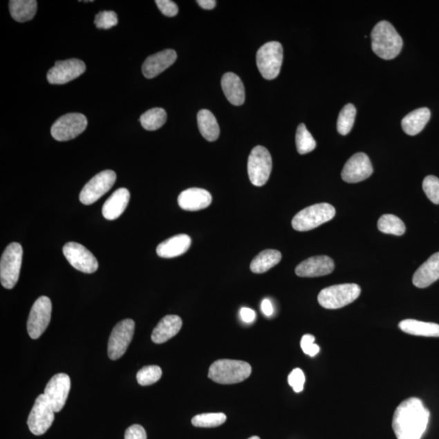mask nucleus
Listing matches in <instances>:
<instances>
[{"instance_id": "obj_1", "label": "nucleus", "mask_w": 439, "mask_h": 439, "mask_svg": "<svg viewBox=\"0 0 439 439\" xmlns=\"http://www.w3.org/2000/svg\"><path fill=\"white\" fill-rule=\"evenodd\" d=\"M429 420V410L422 401L410 398L402 402L393 417L392 427L398 439H420Z\"/></svg>"}, {"instance_id": "obj_2", "label": "nucleus", "mask_w": 439, "mask_h": 439, "mask_svg": "<svg viewBox=\"0 0 439 439\" xmlns=\"http://www.w3.org/2000/svg\"><path fill=\"white\" fill-rule=\"evenodd\" d=\"M373 53L383 59L398 57L403 48V39L390 22L382 21L374 26L372 33Z\"/></svg>"}, {"instance_id": "obj_3", "label": "nucleus", "mask_w": 439, "mask_h": 439, "mask_svg": "<svg viewBox=\"0 0 439 439\" xmlns=\"http://www.w3.org/2000/svg\"><path fill=\"white\" fill-rule=\"evenodd\" d=\"M252 366L247 362L234 359H219L209 368V377L219 384L230 385L242 382L250 377Z\"/></svg>"}, {"instance_id": "obj_4", "label": "nucleus", "mask_w": 439, "mask_h": 439, "mask_svg": "<svg viewBox=\"0 0 439 439\" xmlns=\"http://www.w3.org/2000/svg\"><path fill=\"white\" fill-rule=\"evenodd\" d=\"M336 210L330 203H317L298 212L292 220V227L300 232L312 230L334 218Z\"/></svg>"}, {"instance_id": "obj_5", "label": "nucleus", "mask_w": 439, "mask_h": 439, "mask_svg": "<svg viewBox=\"0 0 439 439\" xmlns=\"http://www.w3.org/2000/svg\"><path fill=\"white\" fill-rule=\"evenodd\" d=\"M362 289L357 284H340L323 289L318 295V302L326 309L344 308L357 299Z\"/></svg>"}, {"instance_id": "obj_6", "label": "nucleus", "mask_w": 439, "mask_h": 439, "mask_svg": "<svg viewBox=\"0 0 439 439\" xmlns=\"http://www.w3.org/2000/svg\"><path fill=\"white\" fill-rule=\"evenodd\" d=\"M283 62V48L279 41H269L258 50L256 64L259 71L267 80L279 75Z\"/></svg>"}, {"instance_id": "obj_7", "label": "nucleus", "mask_w": 439, "mask_h": 439, "mask_svg": "<svg viewBox=\"0 0 439 439\" xmlns=\"http://www.w3.org/2000/svg\"><path fill=\"white\" fill-rule=\"evenodd\" d=\"M21 245L12 243L3 252L0 261V281L4 288L12 289L19 279L22 263Z\"/></svg>"}, {"instance_id": "obj_8", "label": "nucleus", "mask_w": 439, "mask_h": 439, "mask_svg": "<svg viewBox=\"0 0 439 439\" xmlns=\"http://www.w3.org/2000/svg\"><path fill=\"white\" fill-rule=\"evenodd\" d=\"M272 157L265 147L256 146L248 157L249 179L256 187H262L269 180L272 171Z\"/></svg>"}, {"instance_id": "obj_9", "label": "nucleus", "mask_w": 439, "mask_h": 439, "mask_svg": "<svg viewBox=\"0 0 439 439\" xmlns=\"http://www.w3.org/2000/svg\"><path fill=\"white\" fill-rule=\"evenodd\" d=\"M53 305L47 297H41L32 306L27 321L28 335L32 339H38L44 334L50 321Z\"/></svg>"}, {"instance_id": "obj_10", "label": "nucleus", "mask_w": 439, "mask_h": 439, "mask_svg": "<svg viewBox=\"0 0 439 439\" xmlns=\"http://www.w3.org/2000/svg\"><path fill=\"white\" fill-rule=\"evenodd\" d=\"M55 420V411L44 395H39L28 418L27 424L35 436H43Z\"/></svg>"}, {"instance_id": "obj_11", "label": "nucleus", "mask_w": 439, "mask_h": 439, "mask_svg": "<svg viewBox=\"0 0 439 439\" xmlns=\"http://www.w3.org/2000/svg\"><path fill=\"white\" fill-rule=\"evenodd\" d=\"M135 321L126 319L113 328L108 345V355L111 359H118L126 353L135 334Z\"/></svg>"}, {"instance_id": "obj_12", "label": "nucleus", "mask_w": 439, "mask_h": 439, "mask_svg": "<svg viewBox=\"0 0 439 439\" xmlns=\"http://www.w3.org/2000/svg\"><path fill=\"white\" fill-rule=\"evenodd\" d=\"M87 124L86 118L82 113L66 114L53 124L50 133L57 141H69L81 135Z\"/></svg>"}, {"instance_id": "obj_13", "label": "nucleus", "mask_w": 439, "mask_h": 439, "mask_svg": "<svg viewBox=\"0 0 439 439\" xmlns=\"http://www.w3.org/2000/svg\"><path fill=\"white\" fill-rule=\"evenodd\" d=\"M117 179L113 170H105L95 175L86 184L80 193V201L85 205H91L105 195Z\"/></svg>"}, {"instance_id": "obj_14", "label": "nucleus", "mask_w": 439, "mask_h": 439, "mask_svg": "<svg viewBox=\"0 0 439 439\" xmlns=\"http://www.w3.org/2000/svg\"><path fill=\"white\" fill-rule=\"evenodd\" d=\"M64 256L75 269L85 274H93L99 268V263L88 249L77 243H68L63 247Z\"/></svg>"}, {"instance_id": "obj_15", "label": "nucleus", "mask_w": 439, "mask_h": 439, "mask_svg": "<svg viewBox=\"0 0 439 439\" xmlns=\"http://www.w3.org/2000/svg\"><path fill=\"white\" fill-rule=\"evenodd\" d=\"M71 386V377L66 373L55 374L46 386L44 395L52 405L55 413L61 412L64 408Z\"/></svg>"}, {"instance_id": "obj_16", "label": "nucleus", "mask_w": 439, "mask_h": 439, "mask_svg": "<svg viewBox=\"0 0 439 439\" xmlns=\"http://www.w3.org/2000/svg\"><path fill=\"white\" fill-rule=\"evenodd\" d=\"M84 62L77 59L55 62L54 67L48 73V80L50 84L62 85L75 80L86 71Z\"/></svg>"}, {"instance_id": "obj_17", "label": "nucleus", "mask_w": 439, "mask_h": 439, "mask_svg": "<svg viewBox=\"0 0 439 439\" xmlns=\"http://www.w3.org/2000/svg\"><path fill=\"white\" fill-rule=\"evenodd\" d=\"M373 169L368 156L363 152L351 157L342 171V178L348 183H357L366 180L373 174Z\"/></svg>"}, {"instance_id": "obj_18", "label": "nucleus", "mask_w": 439, "mask_h": 439, "mask_svg": "<svg viewBox=\"0 0 439 439\" xmlns=\"http://www.w3.org/2000/svg\"><path fill=\"white\" fill-rule=\"evenodd\" d=\"M334 270L335 262L330 257L318 256L300 263L295 269V274L301 277H317L330 274Z\"/></svg>"}, {"instance_id": "obj_19", "label": "nucleus", "mask_w": 439, "mask_h": 439, "mask_svg": "<svg viewBox=\"0 0 439 439\" xmlns=\"http://www.w3.org/2000/svg\"><path fill=\"white\" fill-rule=\"evenodd\" d=\"M175 50L167 49L151 55L142 64V73L147 78H153L172 66L177 59Z\"/></svg>"}, {"instance_id": "obj_20", "label": "nucleus", "mask_w": 439, "mask_h": 439, "mask_svg": "<svg viewBox=\"0 0 439 439\" xmlns=\"http://www.w3.org/2000/svg\"><path fill=\"white\" fill-rule=\"evenodd\" d=\"M178 201L183 210L196 212L209 207L212 197L205 189L189 188L180 194Z\"/></svg>"}, {"instance_id": "obj_21", "label": "nucleus", "mask_w": 439, "mask_h": 439, "mask_svg": "<svg viewBox=\"0 0 439 439\" xmlns=\"http://www.w3.org/2000/svg\"><path fill=\"white\" fill-rule=\"evenodd\" d=\"M439 279V252L433 254L415 272L413 283L418 288H426Z\"/></svg>"}, {"instance_id": "obj_22", "label": "nucleus", "mask_w": 439, "mask_h": 439, "mask_svg": "<svg viewBox=\"0 0 439 439\" xmlns=\"http://www.w3.org/2000/svg\"><path fill=\"white\" fill-rule=\"evenodd\" d=\"M191 245L192 239L189 235L178 234L160 243L156 248V253L161 258H174L186 253Z\"/></svg>"}, {"instance_id": "obj_23", "label": "nucleus", "mask_w": 439, "mask_h": 439, "mask_svg": "<svg viewBox=\"0 0 439 439\" xmlns=\"http://www.w3.org/2000/svg\"><path fill=\"white\" fill-rule=\"evenodd\" d=\"M131 194L127 188H120L104 203L102 214L105 219L113 221L121 216L127 209Z\"/></svg>"}, {"instance_id": "obj_24", "label": "nucleus", "mask_w": 439, "mask_h": 439, "mask_svg": "<svg viewBox=\"0 0 439 439\" xmlns=\"http://www.w3.org/2000/svg\"><path fill=\"white\" fill-rule=\"evenodd\" d=\"M182 326L181 317L176 315L165 316L152 332L151 340L156 344H164L177 335Z\"/></svg>"}, {"instance_id": "obj_25", "label": "nucleus", "mask_w": 439, "mask_h": 439, "mask_svg": "<svg viewBox=\"0 0 439 439\" xmlns=\"http://www.w3.org/2000/svg\"><path fill=\"white\" fill-rule=\"evenodd\" d=\"M221 87L230 103L240 106L245 101V88L240 77L233 73H227L221 80Z\"/></svg>"}, {"instance_id": "obj_26", "label": "nucleus", "mask_w": 439, "mask_h": 439, "mask_svg": "<svg viewBox=\"0 0 439 439\" xmlns=\"http://www.w3.org/2000/svg\"><path fill=\"white\" fill-rule=\"evenodd\" d=\"M431 115V111L427 108L415 109L402 120V128L407 135L417 136L426 127Z\"/></svg>"}, {"instance_id": "obj_27", "label": "nucleus", "mask_w": 439, "mask_h": 439, "mask_svg": "<svg viewBox=\"0 0 439 439\" xmlns=\"http://www.w3.org/2000/svg\"><path fill=\"white\" fill-rule=\"evenodd\" d=\"M400 329L411 335L422 337H439V325L436 323L424 322L407 319L399 324Z\"/></svg>"}, {"instance_id": "obj_28", "label": "nucleus", "mask_w": 439, "mask_h": 439, "mask_svg": "<svg viewBox=\"0 0 439 439\" xmlns=\"http://www.w3.org/2000/svg\"><path fill=\"white\" fill-rule=\"evenodd\" d=\"M198 129L206 140L214 142L219 138L220 127L215 115L209 110L202 109L197 115Z\"/></svg>"}, {"instance_id": "obj_29", "label": "nucleus", "mask_w": 439, "mask_h": 439, "mask_svg": "<svg viewBox=\"0 0 439 439\" xmlns=\"http://www.w3.org/2000/svg\"><path fill=\"white\" fill-rule=\"evenodd\" d=\"M38 3L35 0H11L9 8L14 20L26 22L33 19Z\"/></svg>"}, {"instance_id": "obj_30", "label": "nucleus", "mask_w": 439, "mask_h": 439, "mask_svg": "<svg viewBox=\"0 0 439 439\" xmlns=\"http://www.w3.org/2000/svg\"><path fill=\"white\" fill-rule=\"evenodd\" d=\"M281 260V254L279 251L268 249L261 252L254 258L251 263L250 269L254 274H263L272 269Z\"/></svg>"}, {"instance_id": "obj_31", "label": "nucleus", "mask_w": 439, "mask_h": 439, "mask_svg": "<svg viewBox=\"0 0 439 439\" xmlns=\"http://www.w3.org/2000/svg\"><path fill=\"white\" fill-rule=\"evenodd\" d=\"M167 121V113L161 108H155L147 111L140 118V122L147 131H156L164 126Z\"/></svg>"}, {"instance_id": "obj_32", "label": "nucleus", "mask_w": 439, "mask_h": 439, "mask_svg": "<svg viewBox=\"0 0 439 439\" xmlns=\"http://www.w3.org/2000/svg\"><path fill=\"white\" fill-rule=\"evenodd\" d=\"M378 230L381 232L401 236L405 233L406 227L403 221L398 216L392 214H385L380 217L377 223Z\"/></svg>"}, {"instance_id": "obj_33", "label": "nucleus", "mask_w": 439, "mask_h": 439, "mask_svg": "<svg viewBox=\"0 0 439 439\" xmlns=\"http://www.w3.org/2000/svg\"><path fill=\"white\" fill-rule=\"evenodd\" d=\"M295 142H297V149L300 155L308 154L315 149L317 147L315 140L304 124H300L297 128Z\"/></svg>"}, {"instance_id": "obj_34", "label": "nucleus", "mask_w": 439, "mask_h": 439, "mask_svg": "<svg viewBox=\"0 0 439 439\" xmlns=\"http://www.w3.org/2000/svg\"><path fill=\"white\" fill-rule=\"evenodd\" d=\"M355 115H357V109L353 104H346L342 109L338 122H337V129L340 135H348L354 126Z\"/></svg>"}, {"instance_id": "obj_35", "label": "nucleus", "mask_w": 439, "mask_h": 439, "mask_svg": "<svg viewBox=\"0 0 439 439\" xmlns=\"http://www.w3.org/2000/svg\"><path fill=\"white\" fill-rule=\"evenodd\" d=\"M226 419L227 418L223 413H203L194 417L192 423L196 427L214 428L221 426L225 422Z\"/></svg>"}, {"instance_id": "obj_36", "label": "nucleus", "mask_w": 439, "mask_h": 439, "mask_svg": "<svg viewBox=\"0 0 439 439\" xmlns=\"http://www.w3.org/2000/svg\"><path fill=\"white\" fill-rule=\"evenodd\" d=\"M162 376V371L157 365L143 367L137 373V381L141 386H150L158 382Z\"/></svg>"}, {"instance_id": "obj_37", "label": "nucleus", "mask_w": 439, "mask_h": 439, "mask_svg": "<svg viewBox=\"0 0 439 439\" xmlns=\"http://www.w3.org/2000/svg\"><path fill=\"white\" fill-rule=\"evenodd\" d=\"M422 187L429 200L434 205H439V179L429 175L424 179Z\"/></svg>"}, {"instance_id": "obj_38", "label": "nucleus", "mask_w": 439, "mask_h": 439, "mask_svg": "<svg viewBox=\"0 0 439 439\" xmlns=\"http://www.w3.org/2000/svg\"><path fill=\"white\" fill-rule=\"evenodd\" d=\"M117 13L113 11H103L97 14L95 24L99 29L109 30L118 25Z\"/></svg>"}, {"instance_id": "obj_39", "label": "nucleus", "mask_w": 439, "mask_h": 439, "mask_svg": "<svg viewBox=\"0 0 439 439\" xmlns=\"http://www.w3.org/2000/svg\"><path fill=\"white\" fill-rule=\"evenodd\" d=\"M289 385L293 388L295 392L299 393L303 390L305 375L300 368H295L288 376Z\"/></svg>"}, {"instance_id": "obj_40", "label": "nucleus", "mask_w": 439, "mask_h": 439, "mask_svg": "<svg viewBox=\"0 0 439 439\" xmlns=\"http://www.w3.org/2000/svg\"><path fill=\"white\" fill-rule=\"evenodd\" d=\"M300 346L303 353L311 357H315L320 351V348L315 344V337L312 335H303Z\"/></svg>"}, {"instance_id": "obj_41", "label": "nucleus", "mask_w": 439, "mask_h": 439, "mask_svg": "<svg viewBox=\"0 0 439 439\" xmlns=\"http://www.w3.org/2000/svg\"><path fill=\"white\" fill-rule=\"evenodd\" d=\"M156 3L165 16L172 17L178 13L177 4L170 0H156Z\"/></svg>"}, {"instance_id": "obj_42", "label": "nucleus", "mask_w": 439, "mask_h": 439, "mask_svg": "<svg viewBox=\"0 0 439 439\" xmlns=\"http://www.w3.org/2000/svg\"><path fill=\"white\" fill-rule=\"evenodd\" d=\"M124 439H147V433L140 424H133L124 433Z\"/></svg>"}, {"instance_id": "obj_43", "label": "nucleus", "mask_w": 439, "mask_h": 439, "mask_svg": "<svg viewBox=\"0 0 439 439\" xmlns=\"http://www.w3.org/2000/svg\"><path fill=\"white\" fill-rule=\"evenodd\" d=\"M240 317L245 323H252L256 319V312L251 308H243L240 310Z\"/></svg>"}, {"instance_id": "obj_44", "label": "nucleus", "mask_w": 439, "mask_h": 439, "mask_svg": "<svg viewBox=\"0 0 439 439\" xmlns=\"http://www.w3.org/2000/svg\"><path fill=\"white\" fill-rule=\"evenodd\" d=\"M261 310L266 317H271L274 314V307L270 299H265L261 303Z\"/></svg>"}, {"instance_id": "obj_45", "label": "nucleus", "mask_w": 439, "mask_h": 439, "mask_svg": "<svg viewBox=\"0 0 439 439\" xmlns=\"http://www.w3.org/2000/svg\"><path fill=\"white\" fill-rule=\"evenodd\" d=\"M197 3L202 8L207 9V10L214 9L216 3L215 0H198Z\"/></svg>"}, {"instance_id": "obj_46", "label": "nucleus", "mask_w": 439, "mask_h": 439, "mask_svg": "<svg viewBox=\"0 0 439 439\" xmlns=\"http://www.w3.org/2000/svg\"><path fill=\"white\" fill-rule=\"evenodd\" d=\"M248 439H261L260 438H259L258 436H252L250 438Z\"/></svg>"}]
</instances>
